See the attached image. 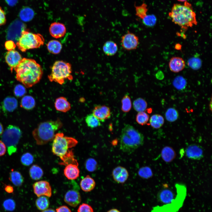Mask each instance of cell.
I'll return each mask as SVG.
<instances>
[{
    "label": "cell",
    "instance_id": "obj_1",
    "mask_svg": "<svg viewBox=\"0 0 212 212\" xmlns=\"http://www.w3.org/2000/svg\"><path fill=\"white\" fill-rule=\"evenodd\" d=\"M14 70L17 80L27 88L39 82L43 74L40 65L31 59H22Z\"/></svg>",
    "mask_w": 212,
    "mask_h": 212
},
{
    "label": "cell",
    "instance_id": "obj_2",
    "mask_svg": "<svg viewBox=\"0 0 212 212\" xmlns=\"http://www.w3.org/2000/svg\"><path fill=\"white\" fill-rule=\"evenodd\" d=\"M77 143V141L74 138L65 136L62 132L57 133L53 140L52 152L62 161V165H66L70 163H77L72 148Z\"/></svg>",
    "mask_w": 212,
    "mask_h": 212
},
{
    "label": "cell",
    "instance_id": "obj_3",
    "mask_svg": "<svg viewBox=\"0 0 212 212\" xmlns=\"http://www.w3.org/2000/svg\"><path fill=\"white\" fill-rule=\"evenodd\" d=\"M168 15L172 21L180 26L184 31L197 24L196 14L191 4L187 1L183 4H174Z\"/></svg>",
    "mask_w": 212,
    "mask_h": 212
},
{
    "label": "cell",
    "instance_id": "obj_4",
    "mask_svg": "<svg viewBox=\"0 0 212 212\" xmlns=\"http://www.w3.org/2000/svg\"><path fill=\"white\" fill-rule=\"evenodd\" d=\"M144 141V137L142 134L133 126L127 124L121 131L120 148L124 152L132 153L142 146Z\"/></svg>",
    "mask_w": 212,
    "mask_h": 212
},
{
    "label": "cell",
    "instance_id": "obj_5",
    "mask_svg": "<svg viewBox=\"0 0 212 212\" xmlns=\"http://www.w3.org/2000/svg\"><path fill=\"white\" fill-rule=\"evenodd\" d=\"M62 126V123L59 118L55 120H48L40 123L32 132L37 144L43 145L52 140L55 132Z\"/></svg>",
    "mask_w": 212,
    "mask_h": 212
},
{
    "label": "cell",
    "instance_id": "obj_6",
    "mask_svg": "<svg viewBox=\"0 0 212 212\" xmlns=\"http://www.w3.org/2000/svg\"><path fill=\"white\" fill-rule=\"evenodd\" d=\"M175 198L173 192L170 189L164 188L158 193V198L165 204L159 206L161 212H177L182 207L186 196L184 191L181 189L176 190Z\"/></svg>",
    "mask_w": 212,
    "mask_h": 212
},
{
    "label": "cell",
    "instance_id": "obj_7",
    "mask_svg": "<svg viewBox=\"0 0 212 212\" xmlns=\"http://www.w3.org/2000/svg\"><path fill=\"white\" fill-rule=\"evenodd\" d=\"M72 73V67L70 63L62 60H58L53 64L51 72L48 78L50 81L62 85L66 80H73Z\"/></svg>",
    "mask_w": 212,
    "mask_h": 212
},
{
    "label": "cell",
    "instance_id": "obj_8",
    "mask_svg": "<svg viewBox=\"0 0 212 212\" xmlns=\"http://www.w3.org/2000/svg\"><path fill=\"white\" fill-rule=\"evenodd\" d=\"M44 39L40 34H34L25 30L16 42V45L22 52L27 50L39 48L43 45Z\"/></svg>",
    "mask_w": 212,
    "mask_h": 212
},
{
    "label": "cell",
    "instance_id": "obj_9",
    "mask_svg": "<svg viewBox=\"0 0 212 212\" xmlns=\"http://www.w3.org/2000/svg\"><path fill=\"white\" fill-rule=\"evenodd\" d=\"M21 132L17 127L9 125L3 132L1 137V141L7 148L9 155L15 153L17 150V145L20 139Z\"/></svg>",
    "mask_w": 212,
    "mask_h": 212
},
{
    "label": "cell",
    "instance_id": "obj_10",
    "mask_svg": "<svg viewBox=\"0 0 212 212\" xmlns=\"http://www.w3.org/2000/svg\"><path fill=\"white\" fill-rule=\"evenodd\" d=\"M26 26L23 22L18 19L13 21L9 25L7 33L9 40L17 42L21 36L22 32L25 30Z\"/></svg>",
    "mask_w": 212,
    "mask_h": 212
},
{
    "label": "cell",
    "instance_id": "obj_11",
    "mask_svg": "<svg viewBox=\"0 0 212 212\" xmlns=\"http://www.w3.org/2000/svg\"><path fill=\"white\" fill-rule=\"evenodd\" d=\"M120 42L122 47L128 51L136 49L139 44L138 37L129 31L122 36Z\"/></svg>",
    "mask_w": 212,
    "mask_h": 212
},
{
    "label": "cell",
    "instance_id": "obj_12",
    "mask_svg": "<svg viewBox=\"0 0 212 212\" xmlns=\"http://www.w3.org/2000/svg\"><path fill=\"white\" fill-rule=\"evenodd\" d=\"M34 191L38 197L44 196L50 197L52 191L49 183L45 180H40L34 183L33 185Z\"/></svg>",
    "mask_w": 212,
    "mask_h": 212
},
{
    "label": "cell",
    "instance_id": "obj_13",
    "mask_svg": "<svg viewBox=\"0 0 212 212\" xmlns=\"http://www.w3.org/2000/svg\"><path fill=\"white\" fill-rule=\"evenodd\" d=\"M22 59L20 54L14 49L7 52L5 56L6 62L10 67L11 72L18 65Z\"/></svg>",
    "mask_w": 212,
    "mask_h": 212
},
{
    "label": "cell",
    "instance_id": "obj_14",
    "mask_svg": "<svg viewBox=\"0 0 212 212\" xmlns=\"http://www.w3.org/2000/svg\"><path fill=\"white\" fill-rule=\"evenodd\" d=\"M92 114L100 121L103 122L110 118L111 113L110 108L105 105H98L95 106L92 111Z\"/></svg>",
    "mask_w": 212,
    "mask_h": 212
},
{
    "label": "cell",
    "instance_id": "obj_15",
    "mask_svg": "<svg viewBox=\"0 0 212 212\" xmlns=\"http://www.w3.org/2000/svg\"><path fill=\"white\" fill-rule=\"evenodd\" d=\"M64 200L69 206L75 207L80 203L81 198L78 191L72 189L69 190L66 192Z\"/></svg>",
    "mask_w": 212,
    "mask_h": 212
},
{
    "label": "cell",
    "instance_id": "obj_16",
    "mask_svg": "<svg viewBox=\"0 0 212 212\" xmlns=\"http://www.w3.org/2000/svg\"><path fill=\"white\" fill-rule=\"evenodd\" d=\"M186 156L195 160H199L203 157V150L198 145L192 144L189 145L186 150Z\"/></svg>",
    "mask_w": 212,
    "mask_h": 212
},
{
    "label": "cell",
    "instance_id": "obj_17",
    "mask_svg": "<svg viewBox=\"0 0 212 212\" xmlns=\"http://www.w3.org/2000/svg\"><path fill=\"white\" fill-rule=\"evenodd\" d=\"M112 175L114 180L120 183H124L129 177L128 171L125 168L121 166H118L114 168Z\"/></svg>",
    "mask_w": 212,
    "mask_h": 212
},
{
    "label": "cell",
    "instance_id": "obj_18",
    "mask_svg": "<svg viewBox=\"0 0 212 212\" xmlns=\"http://www.w3.org/2000/svg\"><path fill=\"white\" fill-rule=\"evenodd\" d=\"M49 32L52 37L57 39L64 37L66 33V29L63 24L59 22H54L50 24Z\"/></svg>",
    "mask_w": 212,
    "mask_h": 212
},
{
    "label": "cell",
    "instance_id": "obj_19",
    "mask_svg": "<svg viewBox=\"0 0 212 212\" xmlns=\"http://www.w3.org/2000/svg\"><path fill=\"white\" fill-rule=\"evenodd\" d=\"M78 165V163H70L66 165L64 173V175L68 179L74 180L79 176L80 171Z\"/></svg>",
    "mask_w": 212,
    "mask_h": 212
},
{
    "label": "cell",
    "instance_id": "obj_20",
    "mask_svg": "<svg viewBox=\"0 0 212 212\" xmlns=\"http://www.w3.org/2000/svg\"><path fill=\"white\" fill-rule=\"evenodd\" d=\"M169 66L170 70L175 73L183 70L185 66L184 60L181 57H172L169 61Z\"/></svg>",
    "mask_w": 212,
    "mask_h": 212
},
{
    "label": "cell",
    "instance_id": "obj_21",
    "mask_svg": "<svg viewBox=\"0 0 212 212\" xmlns=\"http://www.w3.org/2000/svg\"><path fill=\"white\" fill-rule=\"evenodd\" d=\"M54 107L56 110L63 112H66L71 108V106L67 99L63 97L57 98L54 102Z\"/></svg>",
    "mask_w": 212,
    "mask_h": 212
},
{
    "label": "cell",
    "instance_id": "obj_22",
    "mask_svg": "<svg viewBox=\"0 0 212 212\" xmlns=\"http://www.w3.org/2000/svg\"><path fill=\"white\" fill-rule=\"evenodd\" d=\"M95 184V180L89 175H86L82 179L80 182L81 188L86 192H90L93 190Z\"/></svg>",
    "mask_w": 212,
    "mask_h": 212
},
{
    "label": "cell",
    "instance_id": "obj_23",
    "mask_svg": "<svg viewBox=\"0 0 212 212\" xmlns=\"http://www.w3.org/2000/svg\"><path fill=\"white\" fill-rule=\"evenodd\" d=\"M161 155L163 160L167 163L172 162L175 158L176 154L174 149L171 147L166 146L162 149Z\"/></svg>",
    "mask_w": 212,
    "mask_h": 212
},
{
    "label": "cell",
    "instance_id": "obj_24",
    "mask_svg": "<svg viewBox=\"0 0 212 212\" xmlns=\"http://www.w3.org/2000/svg\"><path fill=\"white\" fill-rule=\"evenodd\" d=\"M17 100L14 97H7L3 100L2 104L4 110L11 112L16 109L17 107Z\"/></svg>",
    "mask_w": 212,
    "mask_h": 212
},
{
    "label": "cell",
    "instance_id": "obj_25",
    "mask_svg": "<svg viewBox=\"0 0 212 212\" xmlns=\"http://www.w3.org/2000/svg\"><path fill=\"white\" fill-rule=\"evenodd\" d=\"M102 49L106 55L112 56L117 53L118 50V47L116 43L114 41H108L103 44Z\"/></svg>",
    "mask_w": 212,
    "mask_h": 212
},
{
    "label": "cell",
    "instance_id": "obj_26",
    "mask_svg": "<svg viewBox=\"0 0 212 212\" xmlns=\"http://www.w3.org/2000/svg\"><path fill=\"white\" fill-rule=\"evenodd\" d=\"M34 15V12L32 8L28 7L23 8L19 13V16L22 21L27 22L31 20Z\"/></svg>",
    "mask_w": 212,
    "mask_h": 212
},
{
    "label": "cell",
    "instance_id": "obj_27",
    "mask_svg": "<svg viewBox=\"0 0 212 212\" xmlns=\"http://www.w3.org/2000/svg\"><path fill=\"white\" fill-rule=\"evenodd\" d=\"M9 179L13 184L16 186H21L24 182V178L21 173L13 169L10 173Z\"/></svg>",
    "mask_w": 212,
    "mask_h": 212
},
{
    "label": "cell",
    "instance_id": "obj_28",
    "mask_svg": "<svg viewBox=\"0 0 212 212\" xmlns=\"http://www.w3.org/2000/svg\"><path fill=\"white\" fill-rule=\"evenodd\" d=\"M47 46L49 52L53 54L59 53L62 47L61 43L59 41L55 40L50 41L47 44Z\"/></svg>",
    "mask_w": 212,
    "mask_h": 212
},
{
    "label": "cell",
    "instance_id": "obj_29",
    "mask_svg": "<svg viewBox=\"0 0 212 212\" xmlns=\"http://www.w3.org/2000/svg\"><path fill=\"white\" fill-rule=\"evenodd\" d=\"M29 174L31 178L34 180L40 179L43 175L42 169L38 165H34L30 168Z\"/></svg>",
    "mask_w": 212,
    "mask_h": 212
},
{
    "label": "cell",
    "instance_id": "obj_30",
    "mask_svg": "<svg viewBox=\"0 0 212 212\" xmlns=\"http://www.w3.org/2000/svg\"><path fill=\"white\" fill-rule=\"evenodd\" d=\"M149 120L151 126L155 129L160 128L163 125L164 122L163 117L159 114L152 115Z\"/></svg>",
    "mask_w": 212,
    "mask_h": 212
},
{
    "label": "cell",
    "instance_id": "obj_31",
    "mask_svg": "<svg viewBox=\"0 0 212 212\" xmlns=\"http://www.w3.org/2000/svg\"><path fill=\"white\" fill-rule=\"evenodd\" d=\"M35 101L32 96L26 95L23 97L21 101V106L27 110H31L34 107Z\"/></svg>",
    "mask_w": 212,
    "mask_h": 212
},
{
    "label": "cell",
    "instance_id": "obj_32",
    "mask_svg": "<svg viewBox=\"0 0 212 212\" xmlns=\"http://www.w3.org/2000/svg\"><path fill=\"white\" fill-rule=\"evenodd\" d=\"M35 204L38 209L42 211L48 208L49 205V202L47 197L42 196L37 199Z\"/></svg>",
    "mask_w": 212,
    "mask_h": 212
},
{
    "label": "cell",
    "instance_id": "obj_33",
    "mask_svg": "<svg viewBox=\"0 0 212 212\" xmlns=\"http://www.w3.org/2000/svg\"><path fill=\"white\" fill-rule=\"evenodd\" d=\"M133 105L135 110L140 112H143L146 110L147 107V103L143 99L139 98L133 101Z\"/></svg>",
    "mask_w": 212,
    "mask_h": 212
},
{
    "label": "cell",
    "instance_id": "obj_34",
    "mask_svg": "<svg viewBox=\"0 0 212 212\" xmlns=\"http://www.w3.org/2000/svg\"><path fill=\"white\" fill-rule=\"evenodd\" d=\"M85 121L87 126L91 128L96 127L101 125L100 121L92 113L87 115Z\"/></svg>",
    "mask_w": 212,
    "mask_h": 212
},
{
    "label": "cell",
    "instance_id": "obj_35",
    "mask_svg": "<svg viewBox=\"0 0 212 212\" xmlns=\"http://www.w3.org/2000/svg\"><path fill=\"white\" fill-rule=\"evenodd\" d=\"M165 119L168 122H173L177 120L179 117L178 111L175 108H168L165 114Z\"/></svg>",
    "mask_w": 212,
    "mask_h": 212
},
{
    "label": "cell",
    "instance_id": "obj_36",
    "mask_svg": "<svg viewBox=\"0 0 212 212\" xmlns=\"http://www.w3.org/2000/svg\"><path fill=\"white\" fill-rule=\"evenodd\" d=\"M135 15L141 19H143L147 14L148 11L147 5L143 2L140 6H136L135 4Z\"/></svg>",
    "mask_w": 212,
    "mask_h": 212
},
{
    "label": "cell",
    "instance_id": "obj_37",
    "mask_svg": "<svg viewBox=\"0 0 212 212\" xmlns=\"http://www.w3.org/2000/svg\"><path fill=\"white\" fill-rule=\"evenodd\" d=\"M173 84L177 89L181 90L184 89L186 87L187 82L186 80L182 76H178L174 79Z\"/></svg>",
    "mask_w": 212,
    "mask_h": 212
},
{
    "label": "cell",
    "instance_id": "obj_38",
    "mask_svg": "<svg viewBox=\"0 0 212 212\" xmlns=\"http://www.w3.org/2000/svg\"><path fill=\"white\" fill-rule=\"evenodd\" d=\"M122 110L125 112H127L130 110L132 104L130 98L127 95H125L122 98Z\"/></svg>",
    "mask_w": 212,
    "mask_h": 212
},
{
    "label": "cell",
    "instance_id": "obj_39",
    "mask_svg": "<svg viewBox=\"0 0 212 212\" xmlns=\"http://www.w3.org/2000/svg\"><path fill=\"white\" fill-rule=\"evenodd\" d=\"M149 116L146 112H138L136 116V121L139 124L143 125L146 124L149 120Z\"/></svg>",
    "mask_w": 212,
    "mask_h": 212
},
{
    "label": "cell",
    "instance_id": "obj_40",
    "mask_svg": "<svg viewBox=\"0 0 212 212\" xmlns=\"http://www.w3.org/2000/svg\"><path fill=\"white\" fill-rule=\"evenodd\" d=\"M188 64L193 69L197 70L201 67L202 62L200 58L193 57L189 59L188 61Z\"/></svg>",
    "mask_w": 212,
    "mask_h": 212
},
{
    "label": "cell",
    "instance_id": "obj_41",
    "mask_svg": "<svg viewBox=\"0 0 212 212\" xmlns=\"http://www.w3.org/2000/svg\"><path fill=\"white\" fill-rule=\"evenodd\" d=\"M157 19L154 14L147 15L142 19V22L145 25L148 26H154L156 23Z\"/></svg>",
    "mask_w": 212,
    "mask_h": 212
},
{
    "label": "cell",
    "instance_id": "obj_42",
    "mask_svg": "<svg viewBox=\"0 0 212 212\" xmlns=\"http://www.w3.org/2000/svg\"><path fill=\"white\" fill-rule=\"evenodd\" d=\"M34 158L32 155L29 153L24 154L21 156V163L24 165L28 166L33 163Z\"/></svg>",
    "mask_w": 212,
    "mask_h": 212
},
{
    "label": "cell",
    "instance_id": "obj_43",
    "mask_svg": "<svg viewBox=\"0 0 212 212\" xmlns=\"http://www.w3.org/2000/svg\"><path fill=\"white\" fill-rule=\"evenodd\" d=\"M139 174L142 178L148 179L153 175L151 169L148 167H144L141 168L139 171Z\"/></svg>",
    "mask_w": 212,
    "mask_h": 212
},
{
    "label": "cell",
    "instance_id": "obj_44",
    "mask_svg": "<svg viewBox=\"0 0 212 212\" xmlns=\"http://www.w3.org/2000/svg\"><path fill=\"white\" fill-rule=\"evenodd\" d=\"M97 163L93 158H89L86 161L85 166L88 171L92 172L94 171L97 168Z\"/></svg>",
    "mask_w": 212,
    "mask_h": 212
},
{
    "label": "cell",
    "instance_id": "obj_45",
    "mask_svg": "<svg viewBox=\"0 0 212 212\" xmlns=\"http://www.w3.org/2000/svg\"><path fill=\"white\" fill-rule=\"evenodd\" d=\"M3 206L5 210L9 211H12L15 208L16 204L13 200L8 199L4 202Z\"/></svg>",
    "mask_w": 212,
    "mask_h": 212
},
{
    "label": "cell",
    "instance_id": "obj_46",
    "mask_svg": "<svg viewBox=\"0 0 212 212\" xmlns=\"http://www.w3.org/2000/svg\"><path fill=\"white\" fill-rule=\"evenodd\" d=\"M14 92L15 95L17 97H21L26 93L25 87L21 84L17 85L15 87Z\"/></svg>",
    "mask_w": 212,
    "mask_h": 212
},
{
    "label": "cell",
    "instance_id": "obj_47",
    "mask_svg": "<svg viewBox=\"0 0 212 212\" xmlns=\"http://www.w3.org/2000/svg\"><path fill=\"white\" fill-rule=\"evenodd\" d=\"M77 212H94L93 208L89 205L83 203L79 206Z\"/></svg>",
    "mask_w": 212,
    "mask_h": 212
},
{
    "label": "cell",
    "instance_id": "obj_48",
    "mask_svg": "<svg viewBox=\"0 0 212 212\" xmlns=\"http://www.w3.org/2000/svg\"><path fill=\"white\" fill-rule=\"evenodd\" d=\"M6 22L5 12L2 8L0 6V27L4 25Z\"/></svg>",
    "mask_w": 212,
    "mask_h": 212
},
{
    "label": "cell",
    "instance_id": "obj_49",
    "mask_svg": "<svg viewBox=\"0 0 212 212\" xmlns=\"http://www.w3.org/2000/svg\"><path fill=\"white\" fill-rule=\"evenodd\" d=\"M5 47L9 51L14 49L16 46L14 41L11 40H8L5 42Z\"/></svg>",
    "mask_w": 212,
    "mask_h": 212
},
{
    "label": "cell",
    "instance_id": "obj_50",
    "mask_svg": "<svg viewBox=\"0 0 212 212\" xmlns=\"http://www.w3.org/2000/svg\"><path fill=\"white\" fill-rule=\"evenodd\" d=\"M6 148L4 143L0 140V156L3 155L5 153Z\"/></svg>",
    "mask_w": 212,
    "mask_h": 212
},
{
    "label": "cell",
    "instance_id": "obj_51",
    "mask_svg": "<svg viewBox=\"0 0 212 212\" xmlns=\"http://www.w3.org/2000/svg\"><path fill=\"white\" fill-rule=\"evenodd\" d=\"M56 212H71L70 209L66 206H61L56 209Z\"/></svg>",
    "mask_w": 212,
    "mask_h": 212
},
{
    "label": "cell",
    "instance_id": "obj_52",
    "mask_svg": "<svg viewBox=\"0 0 212 212\" xmlns=\"http://www.w3.org/2000/svg\"><path fill=\"white\" fill-rule=\"evenodd\" d=\"M155 77L158 80H161L164 78V75L163 72L162 71H159L155 74Z\"/></svg>",
    "mask_w": 212,
    "mask_h": 212
},
{
    "label": "cell",
    "instance_id": "obj_53",
    "mask_svg": "<svg viewBox=\"0 0 212 212\" xmlns=\"http://www.w3.org/2000/svg\"><path fill=\"white\" fill-rule=\"evenodd\" d=\"M4 190L6 192L8 193H12L14 191L13 187L9 185H5Z\"/></svg>",
    "mask_w": 212,
    "mask_h": 212
},
{
    "label": "cell",
    "instance_id": "obj_54",
    "mask_svg": "<svg viewBox=\"0 0 212 212\" xmlns=\"http://www.w3.org/2000/svg\"><path fill=\"white\" fill-rule=\"evenodd\" d=\"M7 4L10 6H13L15 5L18 0H5Z\"/></svg>",
    "mask_w": 212,
    "mask_h": 212
},
{
    "label": "cell",
    "instance_id": "obj_55",
    "mask_svg": "<svg viewBox=\"0 0 212 212\" xmlns=\"http://www.w3.org/2000/svg\"><path fill=\"white\" fill-rule=\"evenodd\" d=\"M182 45L178 43L175 46V48L177 50H180L181 49Z\"/></svg>",
    "mask_w": 212,
    "mask_h": 212
},
{
    "label": "cell",
    "instance_id": "obj_56",
    "mask_svg": "<svg viewBox=\"0 0 212 212\" xmlns=\"http://www.w3.org/2000/svg\"><path fill=\"white\" fill-rule=\"evenodd\" d=\"M41 212H56L54 209L52 208L47 209Z\"/></svg>",
    "mask_w": 212,
    "mask_h": 212
},
{
    "label": "cell",
    "instance_id": "obj_57",
    "mask_svg": "<svg viewBox=\"0 0 212 212\" xmlns=\"http://www.w3.org/2000/svg\"><path fill=\"white\" fill-rule=\"evenodd\" d=\"M2 125L0 123V135L2 134L4 130Z\"/></svg>",
    "mask_w": 212,
    "mask_h": 212
},
{
    "label": "cell",
    "instance_id": "obj_58",
    "mask_svg": "<svg viewBox=\"0 0 212 212\" xmlns=\"http://www.w3.org/2000/svg\"><path fill=\"white\" fill-rule=\"evenodd\" d=\"M107 212H120L116 209H112L108 211Z\"/></svg>",
    "mask_w": 212,
    "mask_h": 212
},
{
    "label": "cell",
    "instance_id": "obj_59",
    "mask_svg": "<svg viewBox=\"0 0 212 212\" xmlns=\"http://www.w3.org/2000/svg\"><path fill=\"white\" fill-rule=\"evenodd\" d=\"M179 1L180 2H185L187 1V0H177Z\"/></svg>",
    "mask_w": 212,
    "mask_h": 212
},
{
    "label": "cell",
    "instance_id": "obj_60",
    "mask_svg": "<svg viewBox=\"0 0 212 212\" xmlns=\"http://www.w3.org/2000/svg\"><path fill=\"white\" fill-rule=\"evenodd\" d=\"M210 108L211 109V106H212V103H211V102L210 104Z\"/></svg>",
    "mask_w": 212,
    "mask_h": 212
}]
</instances>
